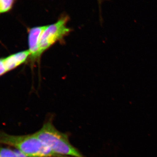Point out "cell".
I'll list each match as a JSON object with an SVG mask.
<instances>
[{"mask_svg":"<svg viewBox=\"0 0 157 157\" xmlns=\"http://www.w3.org/2000/svg\"><path fill=\"white\" fill-rule=\"evenodd\" d=\"M0 145L13 147L28 157H65L53 152L34 133L14 135L1 132Z\"/></svg>","mask_w":157,"mask_h":157,"instance_id":"obj_1","label":"cell"},{"mask_svg":"<svg viewBox=\"0 0 157 157\" xmlns=\"http://www.w3.org/2000/svg\"><path fill=\"white\" fill-rule=\"evenodd\" d=\"M34 134L56 154L65 157H84L70 144L68 135L59 131L51 120Z\"/></svg>","mask_w":157,"mask_h":157,"instance_id":"obj_2","label":"cell"},{"mask_svg":"<svg viewBox=\"0 0 157 157\" xmlns=\"http://www.w3.org/2000/svg\"><path fill=\"white\" fill-rule=\"evenodd\" d=\"M69 21L67 16H63L55 23L46 25L40 37L39 43V55L50 48L56 42L60 41L70 33V29L67 27Z\"/></svg>","mask_w":157,"mask_h":157,"instance_id":"obj_3","label":"cell"},{"mask_svg":"<svg viewBox=\"0 0 157 157\" xmlns=\"http://www.w3.org/2000/svg\"><path fill=\"white\" fill-rule=\"evenodd\" d=\"M29 55V50H27L0 58V76L23 64L26 61Z\"/></svg>","mask_w":157,"mask_h":157,"instance_id":"obj_4","label":"cell"},{"mask_svg":"<svg viewBox=\"0 0 157 157\" xmlns=\"http://www.w3.org/2000/svg\"><path fill=\"white\" fill-rule=\"evenodd\" d=\"M46 26H37L29 29L28 31L29 51L31 60L35 61L40 57L39 43L40 37Z\"/></svg>","mask_w":157,"mask_h":157,"instance_id":"obj_5","label":"cell"},{"mask_svg":"<svg viewBox=\"0 0 157 157\" xmlns=\"http://www.w3.org/2000/svg\"><path fill=\"white\" fill-rule=\"evenodd\" d=\"M15 2L16 0H0V14L11 11Z\"/></svg>","mask_w":157,"mask_h":157,"instance_id":"obj_6","label":"cell"},{"mask_svg":"<svg viewBox=\"0 0 157 157\" xmlns=\"http://www.w3.org/2000/svg\"><path fill=\"white\" fill-rule=\"evenodd\" d=\"M0 157H17L16 151L0 145Z\"/></svg>","mask_w":157,"mask_h":157,"instance_id":"obj_7","label":"cell"},{"mask_svg":"<svg viewBox=\"0 0 157 157\" xmlns=\"http://www.w3.org/2000/svg\"><path fill=\"white\" fill-rule=\"evenodd\" d=\"M16 153H17V157H28L25 155H24L21 152L19 151L16 150Z\"/></svg>","mask_w":157,"mask_h":157,"instance_id":"obj_8","label":"cell"},{"mask_svg":"<svg viewBox=\"0 0 157 157\" xmlns=\"http://www.w3.org/2000/svg\"><path fill=\"white\" fill-rule=\"evenodd\" d=\"M102 0H98V2H99V6L101 4V2H102Z\"/></svg>","mask_w":157,"mask_h":157,"instance_id":"obj_9","label":"cell"}]
</instances>
